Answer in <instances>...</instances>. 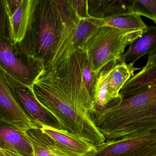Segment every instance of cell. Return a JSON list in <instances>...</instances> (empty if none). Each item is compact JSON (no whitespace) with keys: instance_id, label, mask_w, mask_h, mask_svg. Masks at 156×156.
Wrapping results in <instances>:
<instances>
[{"instance_id":"obj_1","label":"cell","mask_w":156,"mask_h":156,"mask_svg":"<svg viewBox=\"0 0 156 156\" xmlns=\"http://www.w3.org/2000/svg\"><path fill=\"white\" fill-rule=\"evenodd\" d=\"M83 53L78 51L52 71L40 70L25 86L56 119L62 129L98 146L106 139L93 121L94 104L82 75Z\"/></svg>"},{"instance_id":"obj_2","label":"cell","mask_w":156,"mask_h":156,"mask_svg":"<svg viewBox=\"0 0 156 156\" xmlns=\"http://www.w3.org/2000/svg\"><path fill=\"white\" fill-rule=\"evenodd\" d=\"M117 105L94 109L93 121L106 140L156 130V78L140 70L124 85Z\"/></svg>"},{"instance_id":"obj_3","label":"cell","mask_w":156,"mask_h":156,"mask_svg":"<svg viewBox=\"0 0 156 156\" xmlns=\"http://www.w3.org/2000/svg\"><path fill=\"white\" fill-rule=\"evenodd\" d=\"M71 11L67 1H39L26 36V53L43 68L51 57L58 37Z\"/></svg>"},{"instance_id":"obj_4","label":"cell","mask_w":156,"mask_h":156,"mask_svg":"<svg viewBox=\"0 0 156 156\" xmlns=\"http://www.w3.org/2000/svg\"><path fill=\"white\" fill-rule=\"evenodd\" d=\"M144 31L123 30L109 26L98 27L82 50L94 74L97 76L107 65L119 59L126 46Z\"/></svg>"},{"instance_id":"obj_5","label":"cell","mask_w":156,"mask_h":156,"mask_svg":"<svg viewBox=\"0 0 156 156\" xmlns=\"http://www.w3.org/2000/svg\"><path fill=\"white\" fill-rule=\"evenodd\" d=\"M69 8L71 14L63 26L53 53L41 70L52 71L66 59L82 51L86 42L100 26L99 19L92 16L81 18Z\"/></svg>"},{"instance_id":"obj_6","label":"cell","mask_w":156,"mask_h":156,"mask_svg":"<svg viewBox=\"0 0 156 156\" xmlns=\"http://www.w3.org/2000/svg\"><path fill=\"white\" fill-rule=\"evenodd\" d=\"M5 75H0V122L21 131L39 128L20 105L9 87Z\"/></svg>"},{"instance_id":"obj_7","label":"cell","mask_w":156,"mask_h":156,"mask_svg":"<svg viewBox=\"0 0 156 156\" xmlns=\"http://www.w3.org/2000/svg\"><path fill=\"white\" fill-rule=\"evenodd\" d=\"M39 2L37 0L1 1L9 20L10 39L13 43H20L24 41Z\"/></svg>"},{"instance_id":"obj_8","label":"cell","mask_w":156,"mask_h":156,"mask_svg":"<svg viewBox=\"0 0 156 156\" xmlns=\"http://www.w3.org/2000/svg\"><path fill=\"white\" fill-rule=\"evenodd\" d=\"M156 146V130L122 138L106 140L96 146L93 156H120L144 150Z\"/></svg>"},{"instance_id":"obj_9","label":"cell","mask_w":156,"mask_h":156,"mask_svg":"<svg viewBox=\"0 0 156 156\" xmlns=\"http://www.w3.org/2000/svg\"><path fill=\"white\" fill-rule=\"evenodd\" d=\"M13 94L28 116L39 128L44 126L62 129L58 120L41 105L26 86L14 87Z\"/></svg>"},{"instance_id":"obj_10","label":"cell","mask_w":156,"mask_h":156,"mask_svg":"<svg viewBox=\"0 0 156 156\" xmlns=\"http://www.w3.org/2000/svg\"><path fill=\"white\" fill-rule=\"evenodd\" d=\"M60 147L79 156H93L97 152L96 146L87 140L70 133L67 130L48 126L40 128Z\"/></svg>"},{"instance_id":"obj_11","label":"cell","mask_w":156,"mask_h":156,"mask_svg":"<svg viewBox=\"0 0 156 156\" xmlns=\"http://www.w3.org/2000/svg\"><path fill=\"white\" fill-rule=\"evenodd\" d=\"M0 123V149L16 152L23 156H34L33 146L26 132Z\"/></svg>"},{"instance_id":"obj_12","label":"cell","mask_w":156,"mask_h":156,"mask_svg":"<svg viewBox=\"0 0 156 156\" xmlns=\"http://www.w3.org/2000/svg\"><path fill=\"white\" fill-rule=\"evenodd\" d=\"M156 52V26L148 27L142 34L130 44L128 49L119 59L122 62L134 64L140 57Z\"/></svg>"},{"instance_id":"obj_13","label":"cell","mask_w":156,"mask_h":156,"mask_svg":"<svg viewBox=\"0 0 156 156\" xmlns=\"http://www.w3.org/2000/svg\"><path fill=\"white\" fill-rule=\"evenodd\" d=\"M134 64L122 62L119 59L110 70L108 79V91L115 106L122 102L119 92L124 85L135 75V71L140 69L134 67Z\"/></svg>"},{"instance_id":"obj_14","label":"cell","mask_w":156,"mask_h":156,"mask_svg":"<svg viewBox=\"0 0 156 156\" xmlns=\"http://www.w3.org/2000/svg\"><path fill=\"white\" fill-rule=\"evenodd\" d=\"M26 134L33 146L34 156H79L60 147L40 128L30 129Z\"/></svg>"},{"instance_id":"obj_15","label":"cell","mask_w":156,"mask_h":156,"mask_svg":"<svg viewBox=\"0 0 156 156\" xmlns=\"http://www.w3.org/2000/svg\"><path fill=\"white\" fill-rule=\"evenodd\" d=\"M90 2L89 14L100 20L121 14L133 13L132 0H102Z\"/></svg>"},{"instance_id":"obj_16","label":"cell","mask_w":156,"mask_h":156,"mask_svg":"<svg viewBox=\"0 0 156 156\" xmlns=\"http://www.w3.org/2000/svg\"><path fill=\"white\" fill-rule=\"evenodd\" d=\"M117 60L109 63L97 76L91 93L94 104V109H103L112 107L115 105L109 95L108 79L110 70Z\"/></svg>"},{"instance_id":"obj_17","label":"cell","mask_w":156,"mask_h":156,"mask_svg":"<svg viewBox=\"0 0 156 156\" xmlns=\"http://www.w3.org/2000/svg\"><path fill=\"white\" fill-rule=\"evenodd\" d=\"M0 61L13 76L25 80L30 77L31 69L16 57L11 45L8 42L2 40L0 43Z\"/></svg>"},{"instance_id":"obj_18","label":"cell","mask_w":156,"mask_h":156,"mask_svg":"<svg viewBox=\"0 0 156 156\" xmlns=\"http://www.w3.org/2000/svg\"><path fill=\"white\" fill-rule=\"evenodd\" d=\"M100 26H109L126 31H144L148 27L140 16L135 13L121 14L100 20Z\"/></svg>"},{"instance_id":"obj_19","label":"cell","mask_w":156,"mask_h":156,"mask_svg":"<svg viewBox=\"0 0 156 156\" xmlns=\"http://www.w3.org/2000/svg\"><path fill=\"white\" fill-rule=\"evenodd\" d=\"M133 13L147 17L156 24V0H132Z\"/></svg>"},{"instance_id":"obj_20","label":"cell","mask_w":156,"mask_h":156,"mask_svg":"<svg viewBox=\"0 0 156 156\" xmlns=\"http://www.w3.org/2000/svg\"><path fill=\"white\" fill-rule=\"evenodd\" d=\"M82 71L86 86L91 94L97 76L93 73L84 52L82 60Z\"/></svg>"},{"instance_id":"obj_21","label":"cell","mask_w":156,"mask_h":156,"mask_svg":"<svg viewBox=\"0 0 156 156\" xmlns=\"http://www.w3.org/2000/svg\"><path fill=\"white\" fill-rule=\"evenodd\" d=\"M68 4L73 11L82 18L90 17L89 13L88 1H67Z\"/></svg>"},{"instance_id":"obj_22","label":"cell","mask_w":156,"mask_h":156,"mask_svg":"<svg viewBox=\"0 0 156 156\" xmlns=\"http://www.w3.org/2000/svg\"><path fill=\"white\" fill-rule=\"evenodd\" d=\"M141 70L150 76L156 78V52L149 55L147 65Z\"/></svg>"},{"instance_id":"obj_23","label":"cell","mask_w":156,"mask_h":156,"mask_svg":"<svg viewBox=\"0 0 156 156\" xmlns=\"http://www.w3.org/2000/svg\"><path fill=\"white\" fill-rule=\"evenodd\" d=\"M120 156H156V146L139 152Z\"/></svg>"},{"instance_id":"obj_24","label":"cell","mask_w":156,"mask_h":156,"mask_svg":"<svg viewBox=\"0 0 156 156\" xmlns=\"http://www.w3.org/2000/svg\"><path fill=\"white\" fill-rule=\"evenodd\" d=\"M0 151L3 152V154L6 156H23V155H20L19 153L13 151H10L2 149H0Z\"/></svg>"},{"instance_id":"obj_25","label":"cell","mask_w":156,"mask_h":156,"mask_svg":"<svg viewBox=\"0 0 156 156\" xmlns=\"http://www.w3.org/2000/svg\"><path fill=\"white\" fill-rule=\"evenodd\" d=\"M0 156H6L4 154H3V152L2 151H0Z\"/></svg>"}]
</instances>
